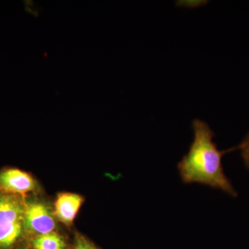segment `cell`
Instances as JSON below:
<instances>
[{
    "instance_id": "cell-1",
    "label": "cell",
    "mask_w": 249,
    "mask_h": 249,
    "mask_svg": "<svg viewBox=\"0 0 249 249\" xmlns=\"http://www.w3.org/2000/svg\"><path fill=\"white\" fill-rule=\"evenodd\" d=\"M193 129L194 139L189 151L178 164L183 182L201 183L235 197L237 191L224 173L222 159L223 155L237 150V147L224 151L218 150L213 140L214 132L204 121H193Z\"/></svg>"
},
{
    "instance_id": "cell-2",
    "label": "cell",
    "mask_w": 249,
    "mask_h": 249,
    "mask_svg": "<svg viewBox=\"0 0 249 249\" xmlns=\"http://www.w3.org/2000/svg\"><path fill=\"white\" fill-rule=\"evenodd\" d=\"M53 214L50 208L44 202L25 201L24 229L37 235L53 232L56 223Z\"/></svg>"
},
{
    "instance_id": "cell-3",
    "label": "cell",
    "mask_w": 249,
    "mask_h": 249,
    "mask_svg": "<svg viewBox=\"0 0 249 249\" xmlns=\"http://www.w3.org/2000/svg\"><path fill=\"white\" fill-rule=\"evenodd\" d=\"M36 188L35 179L22 170L9 168L0 172V191L4 194L24 196Z\"/></svg>"
},
{
    "instance_id": "cell-4",
    "label": "cell",
    "mask_w": 249,
    "mask_h": 249,
    "mask_svg": "<svg viewBox=\"0 0 249 249\" xmlns=\"http://www.w3.org/2000/svg\"><path fill=\"white\" fill-rule=\"evenodd\" d=\"M83 203V196L71 193H60L55 202V217L60 222L71 225Z\"/></svg>"
},
{
    "instance_id": "cell-5",
    "label": "cell",
    "mask_w": 249,
    "mask_h": 249,
    "mask_svg": "<svg viewBox=\"0 0 249 249\" xmlns=\"http://www.w3.org/2000/svg\"><path fill=\"white\" fill-rule=\"evenodd\" d=\"M24 220L15 218H0V249H10L22 235Z\"/></svg>"
},
{
    "instance_id": "cell-6",
    "label": "cell",
    "mask_w": 249,
    "mask_h": 249,
    "mask_svg": "<svg viewBox=\"0 0 249 249\" xmlns=\"http://www.w3.org/2000/svg\"><path fill=\"white\" fill-rule=\"evenodd\" d=\"M35 249H65L66 244L63 237L53 231L45 235H37L32 242Z\"/></svg>"
},
{
    "instance_id": "cell-7",
    "label": "cell",
    "mask_w": 249,
    "mask_h": 249,
    "mask_svg": "<svg viewBox=\"0 0 249 249\" xmlns=\"http://www.w3.org/2000/svg\"><path fill=\"white\" fill-rule=\"evenodd\" d=\"M237 147L242 152V159H243L246 166L249 169V132L246 136L245 139Z\"/></svg>"
},
{
    "instance_id": "cell-8",
    "label": "cell",
    "mask_w": 249,
    "mask_h": 249,
    "mask_svg": "<svg viewBox=\"0 0 249 249\" xmlns=\"http://www.w3.org/2000/svg\"><path fill=\"white\" fill-rule=\"evenodd\" d=\"M71 249H98L92 244L88 242L84 237H80L77 239L76 244Z\"/></svg>"
}]
</instances>
